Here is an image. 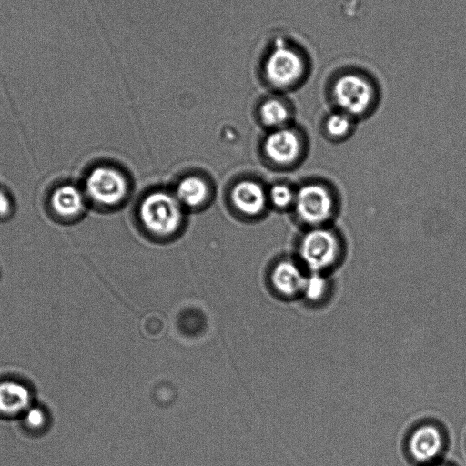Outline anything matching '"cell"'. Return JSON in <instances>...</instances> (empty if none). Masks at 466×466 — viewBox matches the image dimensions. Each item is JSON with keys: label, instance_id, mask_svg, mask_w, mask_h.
<instances>
[{"label": "cell", "instance_id": "cell-19", "mask_svg": "<svg viewBox=\"0 0 466 466\" xmlns=\"http://www.w3.org/2000/svg\"><path fill=\"white\" fill-rule=\"evenodd\" d=\"M13 208V203L8 194L0 189V218L7 217Z\"/></svg>", "mask_w": 466, "mask_h": 466}, {"label": "cell", "instance_id": "cell-13", "mask_svg": "<svg viewBox=\"0 0 466 466\" xmlns=\"http://www.w3.org/2000/svg\"><path fill=\"white\" fill-rule=\"evenodd\" d=\"M258 116L268 131L294 124L293 106L279 96L264 99L258 106Z\"/></svg>", "mask_w": 466, "mask_h": 466}, {"label": "cell", "instance_id": "cell-18", "mask_svg": "<svg viewBox=\"0 0 466 466\" xmlns=\"http://www.w3.org/2000/svg\"><path fill=\"white\" fill-rule=\"evenodd\" d=\"M25 422L31 429L41 428L46 421V415L43 410L37 407H30L25 412Z\"/></svg>", "mask_w": 466, "mask_h": 466}, {"label": "cell", "instance_id": "cell-5", "mask_svg": "<svg viewBox=\"0 0 466 466\" xmlns=\"http://www.w3.org/2000/svg\"><path fill=\"white\" fill-rule=\"evenodd\" d=\"M309 138L307 132L295 123L269 130L261 144L265 161L279 170H292L307 158Z\"/></svg>", "mask_w": 466, "mask_h": 466}, {"label": "cell", "instance_id": "cell-10", "mask_svg": "<svg viewBox=\"0 0 466 466\" xmlns=\"http://www.w3.org/2000/svg\"><path fill=\"white\" fill-rule=\"evenodd\" d=\"M445 445L441 431L433 424L417 427L408 441V451L412 461L429 465L442 453Z\"/></svg>", "mask_w": 466, "mask_h": 466}, {"label": "cell", "instance_id": "cell-8", "mask_svg": "<svg viewBox=\"0 0 466 466\" xmlns=\"http://www.w3.org/2000/svg\"><path fill=\"white\" fill-rule=\"evenodd\" d=\"M229 201L235 211L246 218L260 216L268 207L267 188L251 178L238 180L232 186Z\"/></svg>", "mask_w": 466, "mask_h": 466}, {"label": "cell", "instance_id": "cell-9", "mask_svg": "<svg viewBox=\"0 0 466 466\" xmlns=\"http://www.w3.org/2000/svg\"><path fill=\"white\" fill-rule=\"evenodd\" d=\"M308 271L295 257L277 260L270 270V285L279 295L292 298L301 295Z\"/></svg>", "mask_w": 466, "mask_h": 466}, {"label": "cell", "instance_id": "cell-11", "mask_svg": "<svg viewBox=\"0 0 466 466\" xmlns=\"http://www.w3.org/2000/svg\"><path fill=\"white\" fill-rule=\"evenodd\" d=\"M87 198L84 190L72 184L56 187L50 196V207L57 217L74 219L86 210Z\"/></svg>", "mask_w": 466, "mask_h": 466}, {"label": "cell", "instance_id": "cell-3", "mask_svg": "<svg viewBox=\"0 0 466 466\" xmlns=\"http://www.w3.org/2000/svg\"><path fill=\"white\" fill-rule=\"evenodd\" d=\"M328 96L332 109L345 113L358 122L370 117L379 103L373 82L356 72L339 75L332 81Z\"/></svg>", "mask_w": 466, "mask_h": 466}, {"label": "cell", "instance_id": "cell-7", "mask_svg": "<svg viewBox=\"0 0 466 466\" xmlns=\"http://www.w3.org/2000/svg\"><path fill=\"white\" fill-rule=\"evenodd\" d=\"M129 190V181L125 173L109 165L92 168L84 184L87 200L106 208L120 206L127 199Z\"/></svg>", "mask_w": 466, "mask_h": 466}, {"label": "cell", "instance_id": "cell-16", "mask_svg": "<svg viewBox=\"0 0 466 466\" xmlns=\"http://www.w3.org/2000/svg\"><path fill=\"white\" fill-rule=\"evenodd\" d=\"M296 187L285 181L272 184L267 188L268 207L278 211L290 212L296 198Z\"/></svg>", "mask_w": 466, "mask_h": 466}, {"label": "cell", "instance_id": "cell-15", "mask_svg": "<svg viewBox=\"0 0 466 466\" xmlns=\"http://www.w3.org/2000/svg\"><path fill=\"white\" fill-rule=\"evenodd\" d=\"M31 404V393L23 383L15 380L0 381V413L14 416L24 413Z\"/></svg>", "mask_w": 466, "mask_h": 466}, {"label": "cell", "instance_id": "cell-14", "mask_svg": "<svg viewBox=\"0 0 466 466\" xmlns=\"http://www.w3.org/2000/svg\"><path fill=\"white\" fill-rule=\"evenodd\" d=\"M358 123L349 115L331 109L321 118L319 132L327 141L340 144L353 136Z\"/></svg>", "mask_w": 466, "mask_h": 466}, {"label": "cell", "instance_id": "cell-17", "mask_svg": "<svg viewBox=\"0 0 466 466\" xmlns=\"http://www.w3.org/2000/svg\"><path fill=\"white\" fill-rule=\"evenodd\" d=\"M329 286L328 274L308 272L301 295L309 302H319L327 296Z\"/></svg>", "mask_w": 466, "mask_h": 466}, {"label": "cell", "instance_id": "cell-12", "mask_svg": "<svg viewBox=\"0 0 466 466\" xmlns=\"http://www.w3.org/2000/svg\"><path fill=\"white\" fill-rule=\"evenodd\" d=\"M173 193L185 209H198L209 201L212 191L204 177L190 174L177 181Z\"/></svg>", "mask_w": 466, "mask_h": 466}, {"label": "cell", "instance_id": "cell-6", "mask_svg": "<svg viewBox=\"0 0 466 466\" xmlns=\"http://www.w3.org/2000/svg\"><path fill=\"white\" fill-rule=\"evenodd\" d=\"M307 71L301 53L293 46L278 40L263 62L265 81L274 89L289 90L299 86Z\"/></svg>", "mask_w": 466, "mask_h": 466}, {"label": "cell", "instance_id": "cell-4", "mask_svg": "<svg viewBox=\"0 0 466 466\" xmlns=\"http://www.w3.org/2000/svg\"><path fill=\"white\" fill-rule=\"evenodd\" d=\"M185 210L173 192L157 189L142 198L137 208V218L148 235L168 238L182 228Z\"/></svg>", "mask_w": 466, "mask_h": 466}, {"label": "cell", "instance_id": "cell-20", "mask_svg": "<svg viewBox=\"0 0 466 466\" xmlns=\"http://www.w3.org/2000/svg\"><path fill=\"white\" fill-rule=\"evenodd\" d=\"M425 466H451V465L445 464V463H436V462H433L431 464L425 465Z\"/></svg>", "mask_w": 466, "mask_h": 466}, {"label": "cell", "instance_id": "cell-2", "mask_svg": "<svg viewBox=\"0 0 466 466\" xmlns=\"http://www.w3.org/2000/svg\"><path fill=\"white\" fill-rule=\"evenodd\" d=\"M308 272L328 274L347 257V243L335 225L301 229L295 256Z\"/></svg>", "mask_w": 466, "mask_h": 466}, {"label": "cell", "instance_id": "cell-1", "mask_svg": "<svg viewBox=\"0 0 466 466\" xmlns=\"http://www.w3.org/2000/svg\"><path fill=\"white\" fill-rule=\"evenodd\" d=\"M341 200L337 187L321 177H309L296 187L290 211L301 229L334 225Z\"/></svg>", "mask_w": 466, "mask_h": 466}]
</instances>
